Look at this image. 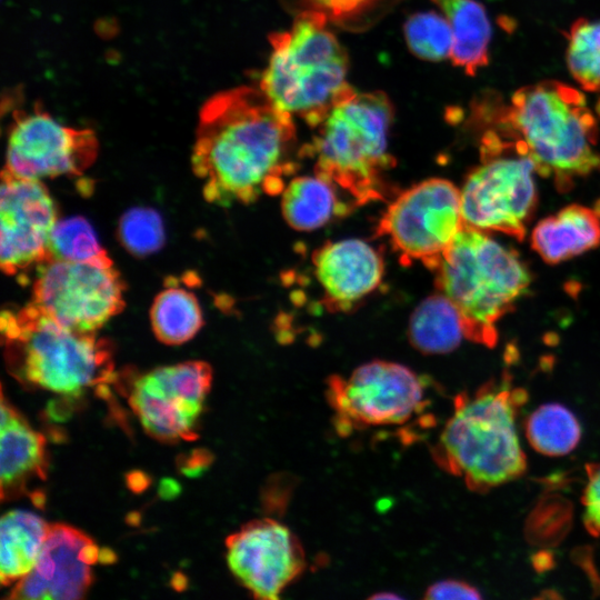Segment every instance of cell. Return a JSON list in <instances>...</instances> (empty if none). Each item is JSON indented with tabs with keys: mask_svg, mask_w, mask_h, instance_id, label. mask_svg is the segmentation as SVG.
Returning <instances> with one entry per match:
<instances>
[{
	"mask_svg": "<svg viewBox=\"0 0 600 600\" xmlns=\"http://www.w3.org/2000/svg\"><path fill=\"white\" fill-rule=\"evenodd\" d=\"M294 146L292 116L260 88L237 87L201 108L191 164L208 202L250 203L262 193L282 192L283 178L294 168Z\"/></svg>",
	"mask_w": 600,
	"mask_h": 600,
	"instance_id": "cell-1",
	"label": "cell"
},
{
	"mask_svg": "<svg viewBox=\"0 0 600 600\" xmlns=\"http://www.w3.org/2000/svg\"><path fill=\"white\" fill-rule=\"evenodd\" d=\"M527 400V391L513 387L508 376L472 394H458L432 449L438 466L480 493L520 478L527 460L516 420Z\"/></svg>",
	"mask_w": 600,
	"mask_h": 600,
	"instance_id": "cell-2",
	"label": "cell"
},
{
	"mask_svg": "<svg viewBox=\"0 0 600 600\" xmlns=\"http://www.w3.org/2000/svg\"><path fill=\"white\" fill-rule=\"evenodd\" d=\"M519 152L560 189L600 169L598 126L583 93L548 80L520 88L501 119Z\"/></svg>",
	"mask_w": 600,
	"mask_h": 600,
	"instance_id": "cell-3",
	"label": "cell"
},
{
	"mask_svg": "<svg viewBox=\"0 0 600 600\" xmlns=\"http://www.w3.org/2000/svg\"><path fill=\"white\" fill-rule=\"evenodd\" d=\"M0 328L8 370L28 386L78 397L116 378L107 340L69 330L31 303L2 311Z\"/></svg>",
	"mask_w": 600,
	"mask_h": 600,
	"instance_id": "cell-4",
	"label": "cell"
},
{
	"mask_svg": "<svg viewBox=\"0 0 600 600\" xmlns=\"http://www.w3.org/2000/svg\"><path fill=\"white\" fill-rule=\"evenodd\" d=\"M393 108L383 92H357L351 87L316 127L306 153L314 173L364 204L383 197L384 173L393 166L388 134Z\"/></svg>",
	"mask_w": 600,
	"mask_h": 600,
	"instance_id": "cell-5",
	"label": "cell"
},
{
	"mask_svg": "<svg viewBox=\"0 0 600 600\" xmlns=\"http://www.w3.org/2000/svg\"><path fill=\"white\" fill-rule=\"evenodd\" d=\"M328 21L306 9L288 30L270 34L271 53L259 87L277 108L312 128L350 88L348 57Z\"/></svg>",
	"mask_w": 600,
	"mask_h": 600,
	"instance_id": "cell-6",
	"label": "cell"
},
{
	"mask_svg": "<svg viewBox=\"0 0 600 600\" xmlns=\"http://www.w3.org/2000/svg\"><path fill=\"white\" fill-rule=\"evenodd\" d=\"M438 290L460 311L467 339L493 347L496 323L524 294L531 276L519 256L464 226L436 269Z\"/></svg>",
	"mask_w": 600,
	"mask_h": 600,
	"instance_id": "cell-7",
	"label": "cell"
},
{
	"mask_svg": "<svg viewBox=\"0 0 600 600\" xmlns=\"http://www.w3.org/2000/svg\"><path fill=\"white\" fill-rule=\"evenodd\" d=\"M489 131L481 148L482 164L467 177L460 191L464 226L499 231L521 240L537 202L536 166L510 142Z\"/></svg>",
	"mask_w": 600,
	"mask_h": 600,
	"instance_id": "cell-8",
	"label": "cell"
},
{
	"mask_svg": "<svg viewBox=\"0 0 600 600\" xmlns=\"http://www.w3.org/2000/svg\"><path fill=\"white\" fill-rule=\"evenodd\" d=\"M123 292L111 259L49 260L38 267L29 303L69 330L97 333L123 310Z\"/></svg>",
	"mask_w": 600,
	"mask_h": 600,
	"instance_id": "cell-9",
	"label": "cell"
},
{
	"mask_svg": "<svg viewBox=\"0 0 600 600\" xmlns=\"http://www.w3.org/2000/svg\"><path fill=\"white\" fill-rule=\"evenodd\" d=\"M463 227L460 191L449 180L432 178L403 191L388 206L378 233L403 261L436 270Z\"/></svg>",
	"mask_w": 600,
	"mask_h": 600,
	"instance_id": "cell-10",
	"label": "cell"
},
{
	"mask_svg": "<svg viewBox=\"0 0 600 600\" xmlns=\"http://www.w3.org/2000/svg\"><path fill=\"white\" fill-rule=\"evenodd\" d=\"M328 399L341 431L402 424L426 404L420 378L400 363L382 360L364 363L347 378H330Z\"/></svg>",
	"mask_w": 600,
	"mask_h": 600,
	"instance_id": "cell-11",
	"label": "cell"
},
{
	"mask_svg": "<svg viewBox=\"0 0 600 600\" xmlns=\"http://www.w3.org/2000/svg\"><path fill=\"white\" fill-rule=\"evenodd\" d=\"M211 382L212 369L204 361L160 367L133 381L129 403L151 437L191 440Z\"/></svg>",
	"mask_w": 600,
	"mask_h": 600,
	"instance_id": "cell-12",
	"label": "cell"
},
{
	"mask_svg": "<svg viewBox=\"0 0 600 600\" xmlns=\"http://www.w3.org/2000/svg\"><path fill=\"white\" fill-rule=\"evenodd\" d=\"M97 156L93 131L67 127L36 108L14 113L3 170L31 180L79 176Z\"/></svg>",
	"mask_w": 600,
	"mask_h": 600,
	"instance_id": "cell-13",
	"label": "cell"
},
{
	"mask_svg": "<svg viewBox=\"0 0 600 600\" xmlns=\"http://www.w3.org/2000/svg\"><path fill=\"white\" fill-rule=\"evenodd\" d=\"M226 547L231 572L257 599H278L306 567L298 538L273 519L247 522L227 538Z\"/></svg>",
	"mask_w": 600,
	"mask_h": 600,
	"instance_id": "cell-14",
	"label": "cell"
},
{
	"mask_svg": "<svg viewBox=\"0 0 600 600\" xmlns=\"http://www.w3.org/2000/svg\"><path fill=\"white\" fill-rule=\"evenodd\" d=\"M0 217L3 272L18 274L48 261L58 210L41 180L19 178L3 170Z\"/></svg>",
	"mask_w": 600,
	"mask_h": 600,
	"instance_id": "cell-15",
	"label": "cell"
},
{
	"mask_svg": "<svg viewBox=\"0 0 600 600\" xmlns=\"http://www.w3.org/2000/svg\"><path fill=\"white\" fill-rule=\"evenodd\" d=\"M100 558L93 540L64 523L50 524L32 570L14 583L10 599H82L92 581V566Z\"/></svg>",
	"mask_w": 600,
	"mask_h": 600,
	"instance_id": "cell-16",
	"label": "cell"
},
{
	"mask_svg": "<svg viewBox=\"0 0 600 600\" xmlns=\"http://www.w3.org/2000/svg\"><path fill=\"white\" fill-rule=\"evenodd\" d=\"M314 274L329 309L348 310L376 290L383 276L378 251L360 239L328 242L312 256Z\"/></svg>",
	"mask_w": 600,
	"mask_h": 600,
	"instance_id": "cell-17",
	"label": "cell"
},
{
	"mask_svg": "<svg viewBox=\"0 0 600 600\" xmlns=\"http://www.w3.org/2000/svg\"><path fill=\"white\" fill-rule=\"evenodd\" d=\"M0 467L2 500L20 493L32 478L44 476L46 439L4 397L1 401Z\"/></svg>",
	"mask_w": 600,
	"mask_h": 600,
	"instance_id": "cell-18",
	"label": "cell"
},
{
	"mask_svg": "<svg viewBox=\"0 0 600 600\" xmlns=\"http://www.w3.org/2000/svg\"><path fill=\"white\" fill-rule=\"evenodd\" d=\"M600 244V217L588 207L571 204L539 221L532 249L548 263H559Z\"/></svg>",
	"mask_w": 600,
	"mask_h": 600,
	"instance_id": "cell-19",
	"label": "cell"
},
{
	"mask_svg": "<svg viewBox=\"0 0 600 600\" xmlns=\"http://www.w3.org/2000/svg\"><path fill=\"white\" fill-rule=\"evenodd\" d=\"M447 18L453 36L451 60L469 76L489 62L491 26L483 6L476 0H431Z\"/></svg>",
	"mask_w": 600,
	"mask_h": 600,
	"instance_id": "cell-20",
	"label": "cell"
},
{
	"mask_svg": "<svg viewBox=\"0 0 600 600\" xmlns=\"http://www.w3.org/2000/svg\"><path fill=\"white\" fill-rule=\"evenodd\" d=\"M50 524L23 510L4 513L0 523V578L3 586L17 583L33 568Z\"/></svg>",
	"mask_w": 600,
	"mask_h": 600,
	"instance_id": "cell-21",
	"label": "cell"
},
{
	"mask_svg": "<svg viewBox=\"0 0 600 600\" xmlns=\"http://www.w3.org/2000/svg\"><path fill=\"white\" fill-rule=\"evenodd\" d=\"M336 186L318 176L292 179L282 190L283 217L293 229L310 231L344 214L347 207L340 201Z\"/></svg>",
	"mask_w": 600,
	"mask_h": 600,
	"instance_id": "cell-22",
	"label": "cell"
},
{
	"mask_svg": "<svg viewBox=\"0 0 600 600\" xmlns=\"http://www.w3.org/2000/svg\"><path fill=\"white\" fill-rule=\"evenodd\" d=\"M463 338H467V333L462 316L441 292L424 299L411 314L409 340L423 353L453 351Z\"/></svg>",
	"mask_w": 600,
	"mask_h": 600,
	"instance_id": "cell-23",
	"label": "cell"
},
{
	"mask_svg": "<svg viewBox=\"0 0 600 600\" xmlns=\"http://www.w3.org/2000/svg\"><path fill=\"white\" fill-rule=\"evenodd\" d=\"M150 320L158 340L167 344L189 341L203 324L196 296L178 286H168L154 298Z\"/></svg>",
	"mask_w": 600,
	"mask_h": 600,
	"instance_id": "cell-24",
	"label": "cell"
},
{
	"mask_svg": "<svg viewBox=\"0 0 600 600\" xmlns=\"http://www.w3.org/2000/svg\"><path fill=\"white\" fill-rule=\"evenodd\" d=\"M526 437L538 452L560 457L571 452L581 438V426L564 406L547 403L531 412L524 423Z\"/></svg>",
	"mask_w": 600,
	"mask_h": 600,
	"instance_id": "cell-25",
	"label": "cell"
},
{
	"mask_svg": "<svg viewBox=\"0 0 600 600\" xmlns=\"http://www.w3.org/2000/svg\"><path fill=\"white\" fill-rule=\"evenodd\" d=\"M568 68L586 91H600V20L579 19L570 28Z\"/></svg>",
	"mask_w": 600,
	"mask_h": 600,
	"instance_id": "cell-26",
	"label": "cell"
},
{
	"mask_svg": "<svg viewBox=\"0 0 600 600\" xmlns=\"http://www.w3.org/2000/svg\"><path fill=\"white\" fill-rule=\"evenodd\" d=\"M110 259L100 246L91 224L82 217L56 223L49 239V260L94 261Z\"/></svg>",
	"mask_w": 600,
	"mask_h": 600,
	"instance_id": "cell-27",
	"label": "cell"
},
{
	"mask_svg": "<svg viewBox=\"0 0 600 600\" xmlns=\"http://www.w3.org/2000/svg\"><path fill=\"white\" fill-rule=\"evenodd\" d=\"M403 30L407 44L416 57L428 61L451 57L453 36L444 16L433 11L414 13L408 18Z\"/></svg>",
	"mask_w": 600,
	"mask_h": 600,
	"instance_id": "cell-28",
	"label": "cell"
},
{
	"mask_svg": "<svg viewBox=\"0 0 600 600\" xmlns=\"http://www.w3.org/2000/svg\"><path fill=\"white\" fill-rule=\"evenodd\" d=\"M118 237L130 253L138 257L151 254L164 241L162 219L153 209H130L119 221Z\"/></svg>",
	"mask_w": 600,
	"mask_h": 600,
	"instance_id": "cell-29",
	"label": "cell"
},
{
	"mask_svg": "<svg viewBox=\"0 0 600 600\" xmlns=\"http://www.w3.org/2000/svg\"><path fill=\"white\" fill-rule=\"evenodd\" d=\"M588 480L582 494L583 523L594 537L600 536V463L588 464Z\"/></svg>",
	"mask_w": 600,
	"mask_h": 600,
	"instance_id": "cell-30",
	"label": "cell"
},
{
	"mask_svg": "<svg viewBox=\"0 0 600 600\" xmlns=\"http://www.w3.org/2000/svg\"><path fill=\"white\" fill-rule=\"evenodd\" d=\"M379 0H302L307 10L323 13L328 20H347L362 13Z\"/></svg>",
	"mask_w": 600,
	"mask_h": 600,
	"instance_id": "cell-31",
	"label": "cell"
},
{
	"mask_svg": "<svg viewBox=\"0 0 600 600\" xmlns=\"http://www.w3.org/2000/svg\"><path fill=\"white\" fill-rule=\"evenodd\" d=\"M426 599H480L481 593L473 586L457 579H446L432 583L424 594Z\"/></svg>",
	"mask_w": 600,
	"mask_h": 600,
	"instance_id": "cell-32",
	"label": "cell"
}]
</instances>
